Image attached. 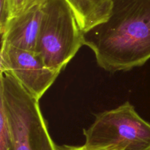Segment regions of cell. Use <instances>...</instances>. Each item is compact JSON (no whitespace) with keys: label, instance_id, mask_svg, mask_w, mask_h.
Listing matches in <instances>:
<instances>
[{"label":"cell","instance_id":"cell-1","mask_svg":"<svg viewBox=\"0 0 150 150\" xmlns=\"http://www.w3.org/2000/svg\"><path fill=\"white\" fill-rule=\"evenodd\" d=\"M83 44L111 73L144 65L150 59V0H113L108 19L84 32Z\"/></svg>","mask_w":150,"mask_h":150},{"label":"cell","instance_id":"cell-2","mask_svg":"<svg viewBox=\"0 0 150 150\" xmlns=\"http://www.w3.org/2000/svg\"><path fill=\"white\" fill-rule=\"evenodd\" d=\"M0 108L10 128L11 150H59L50 135L39 100L4 71L0 74Z\"/></svg>","mask_w":150,"mask_h":150},{"label":"cell","instance_id":"cell-3","mask_svg":"<svg viewBox=\"0 0 150 150\" xmlns=\"http://www.w3.org/2000/svg\"><path fill=\"white\" fill-rule=\"evenodd\" d=\"M84 32L65 0H45L36 51L51 70L61 73L83 44Z\"/></svg>","mask_w":150,"mask_h":150},{"label":"cell","instance_id":"cell-4","mask_svg":"<svg viewBox=\"0 0 150 150\" xmlns=\"http://www.w3.org/2000/svg\"><path fill=\"white\" fill-rule=\"evenodd\" d=\"M83 135L89 149L150 150V123L129 101L96 115Z\"/></svg>","mask_w":150,"mask_h":150},{"label":"cell","instance_id":"cell-5","mask_svg":"<svg viewBox=\"0 0 150 150\" xmlns=\"http://www.w3.org/2000/svg\"><path fill=\"white\" fill-rule=\"evenodd\" d=\"M0 69L13 76L40 101L59 73L51 70L35 51L20 49L1 43Z\"/></svg>","mask_w":150,"mask_h":150},{"label":"cell","instance_id":"cell-6","mask_svg":"<svg viewBox=\"0 0 150 150\" xmlns=\"http://www.w3.org/2000/svg\"><path fill=\"white\" fill-rule=\"evenodd\" d=\"M42 4L12 18L1 33V43L20 49L35 51L40 30Z\"/></svg>","mask_w":150,"mask_h":150},{"label":"cell","instance_id":"cell-7","mask_svg":"<svg viewBox=\"0 0 150 150\" xmlns=\"http://www.w3.org/2000/svg\"><path fill=\"white\" fill-rule=\"evenodd\" d=\"M83 32L105 22L109 17L113 0H65Z\"/></svg>","mask_w":150,"mask_h":150},{"label":"cell","instance_id":"cell-8","mask_svg":"<svg viewBox=\"0 0 150 150\" xmlns=\"http://www.w3.org/2000/svg\"><path fill=\"white\" fill-rule=\"evenodd\" d=\"M45 0H0V33L4 31L9 21L27 11Z\"/></svg>","mask_w":150,"mask_h":150},{"label":"cell","instance_id":"cell-9","mask_svg":"<svg viewBox=\"0 0 150 150\" xmlns=\"http://www.w3.org/2000/svg\"><path fill=\"white\" fill-rule=\"evenodd\" d=\"M0 150H11L10 128L4 111L0 108Z\"/></svg>","mask_w":150,"mask_h":150},{"label":"cell","instance_id":"cell-10","mask_svg":"<svg viewBox=\"0 0 150 150\" xmlns=\"http://www.w3.org/2000/svg\"><path fill=\"white\" fill-rule=\"evenodd\" d=\"M59 150H110V149H89L85 147L84 146H59Z\"/></svg>","mask_w":150,"mask_h":150}]
</instances>
